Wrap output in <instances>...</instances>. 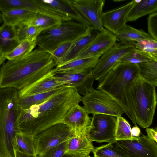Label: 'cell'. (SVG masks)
I'll return each mask as SVG.
<instances>
[{
    "label": "cell",
    "instance_id": "obj_27",
    "mask_svg": "<svg viewBox=\"0 0 157 157\" xmlns=\"http://www.w3.org/2000/svg\"><path fill=\"white\" fill-rule=\"evenodd\" d=\"M65 86L45 92L23 97H19L18 105L21 109H27L34 105L41 104L62 90Z\"/></svg>",
    "mask_w": 157,
    "mask_h": 157
},
{
    "label": "cell",
    "instance_id": "obj_24",
    "mask_svg": "<svg viewBox=\"0 0 157 157\" xmlns=\"http://www.w3.org/2000/svg\"><path fill=\"white\" fill-rule=\"evenodd\" d=\"M157 12V0H135L128 14L127 22L136 21L142 17Z\"/></svg>",
    "mask_w": 157,
    "mask_h": 157
},
{
    "label": "cell",
    "instance_id": "obj_23",
    "mask_svg": "<svg viewBox=\"0 0 157 157\" xmlns=\"http://www.w3.org/2000/svg\"><path fill=\"white\" fill-rule=\"evenodd\" d=\"M100 56L74 59L57 65V71L64 72L78 73L92 71Z\"/></svg>",
    "mask_w": 157,
    "mask_h": 157
},
{
    "label": "cell",
    "instance_id": "obj_38",
    "mask_svg": "<svg viewBox=\"0 0 157 157\" xmlns=\"http://www.w3.org/2000/svg\"><path fill=\"white\" fill-rule=\"evenodd\" d=\"M147 24L149 34L157 40V12L149 15L147 18Z\"/></svg>",
    "mask_w": 157,
    "mask_h": 157
},
{
    "label": "cell",
    "instance_id": "obj_8",
    "mask_svg": "<svg viewBox=\"0 0 157 157\" xmlns=\"http://www.w3.org/2000/svg\"><path fill=\"white\" fill-rule=\"evenodd\" d=\"M114 147L126 157H157V144L147 136L132 140H115Z\"/></svg>",
    "mask_w": 157,
    "mask_h": 157
},
{
    "label": "cell",
    "instance_id": "obj_21",
    "mask_svg": "<svg viewBox=\"0 0 157 157\" xmlns=\"http://www.w3.org/2000/svg\"><path fill=\"white\" fill-rule=\"evenodd\" d=\"M37 15L28 10L16 9L1 13L0 17L3 23L19 27L29 25Z\"/></svg>",
    "mask_w": 157,
    "mask_h": 157
},
{
    "label": "cell",
    "instance_id": "obj_7",
    "mask_svg": "<svg viewBox=\"0 0 157 157\" xmlns=\"http://www.w3.org/2000/svg\"><path fill=\"white\" fill-rule=\"evenodd\" d=\"M75 132L63 122L55 124L34 136L37 155H40L50 149L66 141Z\"/></svg>",
    "mask_w": 157,
    "mask_h": 157
},
{
    "label": "cell",
    "instance_id": "obj_39",
    "mask_svg": "<svg viewBox=\"0 0 157 157\" xmlns=\"http://www.w3.org/2000/svg\"><path fill=\"white\" fill-rule=\"evenodd\" d=\"M146 131L149 138L155 142L157 144V127L155 128H146Z\"/></svg>",
    "mask_w": 157,
    "mask_h": 157
},
{
    "label": "cell",
    "instance_id": "obj_14",
    "mask_svg": "<svg viewBox=\"0 0 157 157\" xmlns=\"http://www.w3.org/2000/svg\"><path fill=\"white\" fill-rule=\"evenodd\" d=\"M92 71L70 73L56 71L55 75L63 81L65 86L74 87L80 94L84 96L94 89V79Z\"/></svg>",
    "mask_w": 157,
    "mask_h": 157
},
{
    "label": "cell",
    "instance_id": "obj_11",
    "mask_svg": "<svg viewBox=\"0 0 157 157\" xmlns=\"http://www.w3.org/2000/svg\"><path fill=\"white\" fill-rule=\"evenodd\" d=\"M16 9L28 10L37 14L50 16L62 21H71L44 3L41 0H0V11L1 13Z\"/></svg>",
    "mask_w": 157,
    "mask_h": 157
},
{
    "label": "cell",
    "instance_id": "obj_42",
    "mask_svg": "<svg viewBox=\"0 0 157 157\" xmlns=\"http://www.w3.org/2000/svg\"><path fill=\"white\" fill-rule=\"evenodd\" d=\"M62 157H74L72 155L67 154H65Z\"/></svg>",
    "mask_w": 157,
    "mask_h": 157
},
{
    "label": "cell",
    "instance_id": "obj_29",
    "mask_svg": "<svg viewBox=\"0 0 157 157\" xmlns=\"http://www.w3.org/2000/svg\"><path fill=\"white\" fill-rule=\"evenodd\" d=\"M152 61H157V59L151 54L136 48L125 56L120 62L139 64Z\"/></svg>",
    "mask_w": 157,
    "mask_h": 157
},
{
    "label": "cell",
    "instance_id": "obj_20",
    "mask_svg": "<svg viewBox=\"0 0 157 157\" xmlns=\"http://www.w3.org/2000/svg\"><path fill=\"white\" fill-rule=\"evenodd\" d=\"M56 11L65 16L71 21L83 24L88 27L90 23L72 4L70 0H41Z\"/></svg>",
    "mask_w": 157,
    "mask_h": 157
},
{
    "label": "cell",
    "instance_id": "obj_31",
    "mask_svg": "<svg viewBox=\"0 0 157 157\" xmlns=\"http://www.w3.org/2000/svg\"><path fill=\"white\" fill-rule=\"evenodd\" d=\"M62 21L56 18L43 14H37L36 17L29 25L37 26L42 31L56 28L60 25Z\"/></svg>",
    "mask_w": 157,
    "mask_h": 157
},
{
    "label": "cell",
    "instance_id": "obj_37",
    "mask_svg": "<svg viewBox=\"0 0 157 157\" xmlns=\"http://www.w3.org/2000/svg\"><path fill=\"white\" fill-rule=\"evenodd\" d=\"M67 141L50 149L40 157H62L65 154Z\"/></svg>",
    "mask_w": 157,
    "mask_h": 157
},
{
    "label": "cell",
    "instance_id": "obj_22",
    "mask_svg": "<svg viewBox=\"0 0 157 157\" xmlns=\"http://www.w3.org/2000/svg\"><path fill=\"white\" fill-rule=\"evenodd\" d=\"M92 26L88 27L82 35L74 41L60 64L73 60L83 51L97 35L98 32Z\"/></svg>",
    "mask_w": 157,
    "mask_h": 157
},
{
    "label": "cell",
    "instance_id": "obj_19",
    "mask_svg": "<svg viewBox=\"0 0 157 157\" xmlns=\"http://www.w3.org/2000/svg\"><path fill=\"white\" fill-rule=\"evenodd\" d=\"M95 148L86 134H75L67 141L65 154L74 157H90Z\"/></svg>",
    "mask_w": 157,
    "mask_h": 157
},
{
    "label": "cell",
    "instance_id": "obj_26",
    "mask_svg": "<svg viewBox=\"0 0 157 157\" xmlns=\"http://www.w3.org/2000/svg\"><path fill=\"white\" fill-rule=\"evenodd\" d=\"M14 149L17 150L32 157H36L34 136L16 130L13 143Z\"/></svg>",
    "mask_w": 157,
    "mask_h": 157
},
{
    "label": "cell",
    "instance_id": "obj_35",
    "mask_svg": "<svg viewBox=\"0 0 157 157\" xmlns=\"http://www.w3.org/2000/svg\"><path fill=\"white\" fill-rule=\"evenodd\" d=\"M136 48L145 51L157 59V40L153 39L138 41L134 44Z\"/></svg>",
    "mask_w": 157,
    "mask_h": 157
},
{
    "label": "cell",
    "instance_id": "obj_13",
    "mask_svg": "<svg viewBox=\"0 0 157 157\" xmlns=\"http://www.w3.org/2000/svg\"><path fill=\"white\" fill-rule=\"evenodd\" d=\"M117 40L116 36L107 29L99 32L86 48L73 60L101 57L113 46Z\"/></svg>",
    "mask_w": 157,
    "mask_h": 157
},
{
    "label": "cell",
    "instance_id": "obj_18",
    "mask_svg": "<svg viewBox=\"0 0 157 157\" xmlns=\"http://www.w3.org/2000/svg\"><path fill=\"white\" fill-rule=\"evenodd\" d=\"M17 28L14 26L3 23L0 28V64L6 60L5 56L20 43Z\"/></svg>",
    "mask_w": 157,
    "mask_h": 157
},
{
    "label": "cell",
    "instance_id": "obj_5",
    "mask_svg": "<svg viewBox=\"0 0 157 157\" xmlns=\"http://www.w3.org/2000/svg\"><path fill=\"white\" fill-rule=\"evenodd\" d=\"M88 27L75 21H62L59 27L41 32L36 39V45L39 49L51 54L63 43L76 40L82 35Z\"/></svg>",
    "mask_w": 157,
    "mask_h": 157
},
{
    "label": "cell",
    "instance_id": "obj_12",
    "mask_svg": "<svg viewBox=\"0 0 157 157\" xmlns=\"http://www.w3.org/2000/svg\"><path fill=\"white\" fill-rule=\"evenodd\" d=\"M72 5L99 32L106 30L103 25V9L104 0H70Z\"/></svg>",
    "mask_w": 157,
    "mask_h": 157
},
{
    "label": "cell",
    "instance_id": "obj_33",
    "mask_svg": "<svg viewBox=\"0 0 157 157\" xmlns=\"http://www.w3.org/2000/svg\"><path fill=\"white\" fill-rule=\"evenodd\" d=\"M17 27L21 41L25 40L36 41L37 37L42 31L40 28L34 25H25Z\"/></svg>",
    "mask_w": 157,
    "mask_h": 157
},
{
    "label": "cell",
    "instance_id": "obj_16",
    "mask_svg": "<svg viewBox=\"0 0 157 157\" xmlns=\"http://www.w3.org/2000/svg\"><path fill=\"white\" fill-rule=\"evenodd\" d=\"M56 67L33 84L18 91L19 97H23L50 91L65 86L64 82L55 75Z\"/></svg>",
    "mask_w": 157,
    "mask_h": 157
},
{
    "label": "cell",
    "instance_id": "obj_30",
    "mask_svg": "<svg viewBox=\"0 0 157 157\" xmlns=\"http://www.w3.org/2000/svg\"><path fill=\"white\" fill-rule=\"evenodd\" d=\"M138 64L140 76L157 86V61H152Z\"/></svg>",
    "mask_w": 157,
    "mask_h": 157
},
{
    "label": "cell",
    "instance_id": "obj_6",
    "mask_svg": "<svg viewBox=\"0 0 157 157\" xmlns=\"http://www.w3.org/2000/svg\"><path fill=\"white\" fill-rule=\"evenodd\" d=\"M87 113L121 116L124 113L119 104L109 94L94 88L82 97V101Z\"/></svg>",
    "mask_w": 157,
    "mask_h": 157
},
{
    "label": "cell",
    "instance_id": "obj_4",
    "mask_svg": "<svg viewBox=\"0 0 157 157\" xmlns=\"http://www.w3.org/2000/svg\"><path fill=\"white\" fill-rule=\"evenodd\" d=\"M155 87L140 76L131 90L136 122L143 128L152 123L157 104Z\"/></svg>",
    "mask_w": 157,
    "mask_h": 157
},
{
    "label": "cell",
    "instance_id": "obj_15",
    "mask_svg": "<svg viewBox=\"0 0 157 157\" xmlns=\"http://www.w3.org/2000/svg\"><path fill=\"white\" fill-rule=\"evenodd\" d=\"M135 2L133 0L125 5L103 13V24L106 29L114 35L126 24L128 14Z\"/></svg>",
    "mask_w": 157,
    "mask_h": 157
},
{
    "label": "cell",
    "instance_id": "obj_25",
    "mask_svg": "<svg viewBox=\"0 0 157 157\" xmlns=\"http://www.w3.org/2000/svg\"><path fill=\"white\" fill-rule=\"evenodd\" d=\"M115 35L118 40L120 41L122 44L126 45H134L138 40L153 39L145 32L127 24Z\"/></svg>",
    "mask_w": 157,
    "mask_h": 157
},
{
    "label": "cell",
    "instance_id": "obj_10",
    "mask_svg": "<svg viewBox=\"0 0 157 157\" xmlns=\"http://www.w3.org/2000/svg\"><path fill=\"white\" fill-rule=\"evenodd\" d=\"M136 48L134 45L117 43L99 58L92 72L94 80L101 81L112 68L126 55Z\"/></svg>",
    "mask_w": 157,
    "mask_h": 157
},
{
    "label": "cell",
    "instance_id": "obj_9",
    "mask_svg": "<svg viewBox=\"0 0 157 157\" xmlns=\"http://www.w3.org/2000/svg\"><path fill=\"white\" fill-rule=\"evenodd\" d=\"M117 117L104 114H94L86 134L92 142L111 143L116 140Z\"/></svg>",
    "mask_w": 157,
    "mask_h": 157
},
{
    "label": "cell",
    "instance_id": "obj_28",
    "mask_svg": "<svg viewBox=\"0 0 157 157\" xmlns=\"http://www.w3.org/2000/svg\"><path fill=\"white\" fill-rule=\"evenodd\" d=\"M36 45V41L28 40H22L13 50L7 54L5 58L11 60L24 57L30 53Z\"/></svg>",
    "mask_w": 157,
    "mask_h": 157
},
{
    "label": "cell",
    "instance_id": "obj_40",
    "mask_svg": "<svg viewBox=\"0 0 157 157\" xmlns=\"http://www.w3.org/2000/svg\"><path fill=\"white\" fill-rule=\"evenodd\" d=\"M131 133L133 136L139 137L141 133L140 128L137 126H135L131 128Z\"/></svg>",
    "mask_w": 157,
    "mask_h": 157
},
{
    "label": "cell",
    "instance_id": "obj_17",
    "mask_svg": "<svg viewBox=\"0 0 157 157\" xmlns=\"http://www.w3.org/2000/svg\"><path fill=\"white\" fill-rule=\"evenodd\" d=\"M91 121V118L84 108L78 104L68 113L63 122L71 127L76 133L86 134Z\"/></svg>",
    "mask_w": 157,
    "mask_h": 157
},
{
    "label": "cell",
    "instance_id": "obj_32",
    "mask_svg": "<svg viewBox=\"0 0 157 157\" xmlns=\"http://www.w3.org/2000/svg\"><path fill=\"white\" fill-rule=\"evenodd\" d=\"M131 126L128 121L121 116L117 117L115 129L116 140H132L136 137L132 136Z\"/></svg>",
    "mask_w": 157,
    "mask_h": 157
},
{
    "label": "cell",
    "instance_id": "obj_36",
    "mask_svg": "<svg viewBox=\"0 0 157 157\" xmlns=\"http://www.w3.org/2000/svg\"><path fill=\"white\" fill-rule=\"evenodd\" d=\"M75 40L63 43L51 53L57 65L61 64L63 59L68 52Z\"/></svg>",
    "mask_w": 157,
    "mask_h": 157
},
{
    "label": "cell",
    "instance_id": "obj_1",
    "mask_svg": "<svg viewBox=\"0 0 157 157\" xmlns=\"http://www.w3.org/2000/svg\"><path fill=\"white\" fill-rule=\"evenodd\" d=\"M82 97L73 87L65 86L44 102L21 109L17 130L34 136L57 123L63 122L68 113L82 101Z\"/></svg>",
    "mask_w": 157,
    "mask_h": 157
},
{
    "label": "cell",
    "instance_id": "obj_34",
    "mask_svg": "<svg viewBox=\"0 0 157 157\" xmlns=\"http://www.w3.org/2000/svg\"><path fill=\"white\" fill-rule=\"evenodd\" d=\"M92 152L94 157H126L116 150L111 142L94 148Z\"/></svg>",
    "mask_w": 157,
    "mask_h": 157
},
{
    "label": "cell",
    "instance_id": "obj_2",
    "mask_svg": "<svg viewBox=\"0 0 157 157\" xmlns=\"http://www.w3.org/2000/svg\"><path fill=\"white\" fill-rule=\"evenodd\" d=\"M0 70V88L20 90L48 74L57 64L49 52L36 49L22 58L8 61Z\"/></svg>",
    "mask_w": 157,
    "mask_h": 157
},
{
    "label": "cell",
    "instance_id": "obj_3",
    "mask_svg": "<svg viewBox=\"0 0 157 157\" xmlns=\"http://www.w3.org/2000/svg\"><path fill=\"white\" fill-rule=\"evenodd\" d=\"M140 76L138 64L119 62L99 82L97 88L110 96L121 106L135 126H137L130 91Z\"/></svg>",
    "mask_w": 157,
    "mask_h": 157
},
{
    "label": "cell",
    "instance_id": "obj_41",
    "mask_svg": "<svg viewBox=\"0 0 157 157\" xmlns=\"http://www.w3.org/2000/svg\"><path fill=\"white\" fill-rule=\"evenodd\" d=\"M14 150L15 157H32L17 150ZM36 157H40V156L39 155H37V156Z\"/></svg>",
    "mask_w": 157,
    "mask_h": 157
}]
</instances>
